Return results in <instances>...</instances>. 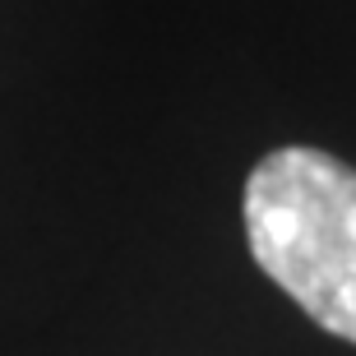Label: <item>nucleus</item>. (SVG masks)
Masks as SVG:
<instances>
[{"label": "nucleus", "mask_w": 356, "mask_h": 356, "mask_svg": "<svg viewBox=\"0 0 356 356\" xmlns=\"http://www.w3.org/2000/svg\"><path fill=\"white\" fill-rule=\"evenodd\" d=\"M254 264L324 333L356 343V167L319 148H273L245 181Z\"/></svg>", "instance_id": "nucleus-1"}]
</instances>
